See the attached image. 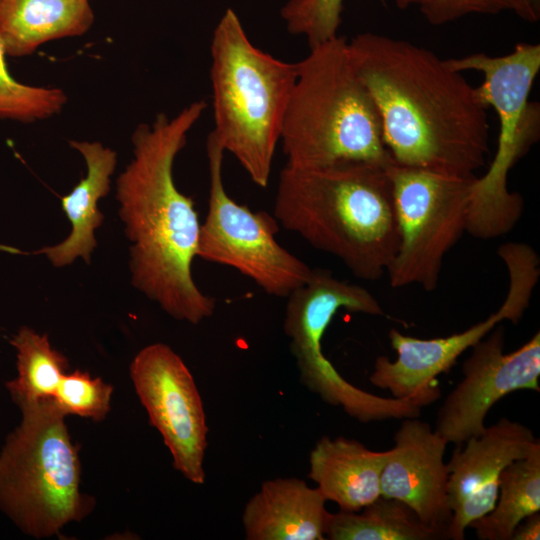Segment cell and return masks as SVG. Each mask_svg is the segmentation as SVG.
Wrapping results in <instances>:
<instances>
[{"instance_id":"cell-25","label":"cell","mask_w":540,"mask_h":540,"mask_svg":"<svg viewBox=\"0 0 540 540\" xmlns=\"http://www.w3.org/2000/svg\"><path fill=\"white\" fill-rule=\"evenodd\" d=\"M344 0H288L281 16L290 33L306 37L310 48L337 35Z\"/></svg>"},{"instance_id":"cell-10","label":"cell","mask_w":540,"mask_h":540,"mask_svg":"<svg viewBox=\"0 0 540 540\" xmlns=\"http://www.w3.org/2000/svg\"><path fill=\"white\" fill-rule=\"evenodd\" d=\"M209 166L208 212L200 227L197 257L231 267L267 295L286 298L310 278L313 269L276 240L279 223L264 211H252L226 192L224 150L212 133L206 142Z\"/></svg>"},{"instance_id":"cell-8","label":"cell","mask_w":540,"mask_h":540,"mask_svg":"<svg viewBox=\"0 0 540 540\" xmlns=\"http://www.w3.org/2000/svg\"><path fill=\"white\" fill-rule=\"evenodd\" d=\"M452 70L480 71L483 83L476 88L480 102L492 107L499 119L500 133L496 155L486 174L477 177L472 202L484 217L502 220L516 214L522 197L510 192L507 177L540 134V107L529 95L540 70V45L517 43L504 56L474 53L444 60Z\"/></svg>"},{"instance_id":"cell-13","label":"cell","mask_w":540,"mask_h":540,"mask_svg":"<svg viewBox=\"0 0 540 540\" xmlns=\"http://www.w3.org/2000/svg\"><path fill=\"white\" fill-rule=\"evenodd\" d=\"M509 290L500 308L485 320L463 332L447 337L419 339L390 329L391 347L397 358H376L369 381L375 387L388 390L393 398H412L436 391L438 375L448 372L457 359L478 341L484 338L497 324L508 320L517 324L535 288V281L523 272L509 275Z\"/></svg>"},{"instance_id":"cell-26","label":"cell","mask_w":540,"mask_h":540,"mask_svg":"<svg viewBox=\"0 0 540 540\" xmlns=\"http://www.w3.org/2000/svg\"><path fill=\"white\" fill-rule=\"evenodd\" d=\"M512 0H428L420 6L426 19L434 25L444 24L470 13L497 14L513 11Z\"/></svg>"},{"instance_id":"cell-20","label":"cell","mask_w":540,"mask_h":540,"mask_svg":"<svg viewBox=\"0 0 540 540\" xmlns=\"http://www.w3.org/2000/svg\"><path fill=\"white\" fill-rule=\"evenodd\" d=\"M325 538L330 540H446V529L423 522L406 503L378 497L359 511L330 513Z\"/></svg>"},{"instance_id":"cell-29","label":"cell","mask_w":540,"mask_h":540,"mask_svg":"<svg viewBox=\"0 0 540 540\" xmlns=\"http://www.w3.org/2000/svg\"><path fill=\"white\" fill-rule=\"evenodd\" d=\"M428 0H395L396 6L400 9H405L412 4L424 5Z\"/></svg>"},{"instance_id":"cell-27","label":"cell","mask_w":540,"mask_h":540,"mask_svg":"<svg viewBox=\"0 0 540 540\" xmlns=\"http://www.w3.org/2000/svg\"><path fill=\"white\" fill-rule=\"evenodd\" d=\"M540 538V514L525 517L514 528L510 540H538Z\"/></svg>"},{"instance_id":"cell-4","label":"cell","mask_w":540,"mask_h":540,"mask_svg":"<svg viewBox=\"0 0 540 540\" xmlns=\"http://www.w3.org/2000/svg\"><path fill=\"white\" fill-rule=\"evenodd\" d=\"M287 105L280 141L288 165L393 162L377 109L353 66L345 37L310 48Z\"/></svg>"},{"instance_id":"cell-11","label":"cell","mask_w":540,"mask_h":540,"mask_svg":"<svg viewBox=\"0 0 540 540\" xmlns=\"http://www.w3.org/2000/svg\"><path fill=\"white\" fill-rule=\"evenodd\" d=\"M130 376L174 469L188 481L203 484L208 425L200 393L182 358L167 344L147 345L134 357Z\"/></svg>"},{"instance_id":"cell-14","label":"cell","mask_w":540,"mask_h":540,"mask_svg":"<svg viewBox=\"0 0 540 540\" xmlns=\"http://www.w3.org/2000/svg\"><path fill=\"white\" fill-rule=\"evenodd\" d=\"M538 441L530 428L502 417L479 436L470 437L464 447H456L447 463L449 539L463 540L468 525L493 509L501 472L525 457Z\"/></svg>"},{"instance_id":"cell-16","label":"cell","mask_w":540,"mask_h":540,"mask_svg":"<svg viewBox=\"0 0 540 540\" xmlns=\"http://www.w3.org/2000/svg\"><path fill=\"white\" fill-rule=\"evenodd\" d=\"M317 487L291 478L269 479L242 514L247 540H324L330 512Z\"/></svg>"},{"instance_id":"cell-28","label":"cell","mask_w":540,"mask_h":540,"mask_svg":"<svg viewBox=\"0 0 540 540\" xmlns=\"http://www.w3.org/2000/svg\"><path fill=\"white\" fill-rule=\"evenodd\" d=\"M513 11L527 22H537L540 19V0H512Z\"/></svg>"},{"instance_id":"cell-18","label":"cell","mask_w":540,"mask_h":540,"mask_svg":"<svg viewBox=\"0 0 540 540\" xmlns=\"http://www.w3.org/2000/svg\"><path fill=\"white\" fill-rule=\"evenodd\" d=\"M77 150L87 165V174L72 191L61 197L62 209L71 223L68 237L54 246H45L35 254H44L55 267H64L76 258L90 262L97 242L95 230L103 222V214L98 209V201L110 191L111 176L117 164V154L100 142H69Z\"/></svg>"},{"instance_id":"cell-9","label":"cell","mask_w":540,"mask_h":540,"mask_svg":"<svg viewBox=\"0 0 540 540\" xmlns=\"http://www.w3.org/2000/svg\"><path fill=\"white\" fill-rule=\"evenodd\" d=\"M391 181L399 244L387 269L393 288L417 284L433 291L443 260L467 228L477 176H455L402 166L386 167Z\"/></svg>"},{"instance_id":"cell-15","label":"cell","mask_w":540,"mask_h":540,"mask_svg":"<svg viewBox=\"0 0 540 540\" xmlns=\"http://www.w3.org/2000/svg\"><path fill=\"white\" fill-rule=\"evenodd\" d=\"M447 444L427 422L404 418L394 435V447L387 450L380 492L409 505L426 524L448 532L452 511L444 462Z\"/></svg>"},{"instance_id":"cell-6","label":"cell","mask_w":540,"mask_h":540,"mask_svg":"<svg viewBox=\"0 0 540 540\" xmlns=\"http://www.w3.org/2000/svg\"><path fill=\"white\" fill-rule=\"evenodd\" d=\"M20 412L0 448V511L25 535L49 538L84 519L95 502L80 491V459L66 416L52 400Z\"/></svg>"},{"instance_id":"cell-5","label":"cell","mask_w":540,"mask_h":540,"mask_svg":"<svg viewBox=\"0 0 540 540\" xmlns=\"http://www.w3.org/2000/svg\"><path fill=\"white\" fill-rule=\"evenodd\" d=\"M211 58L215 123L211 133L252 182L265 188L296 81L297 63L257 48L231 8L214 29Z\"/></svg>"},{"instance_id":"cell-12","label":"cell","mask_w":540,"mask_h":540,"mask_svg":"<svg viewBox=\"0 0 540 540\" xmlns=\"http://www.w3.org/2000/svg\"><path fill=\"white\" fill-rule=\"evenodd\" d=\"M504 346L505 331L497 324L471 347L461 381L437 412L434 431L448 444L461 446L482 434L487 413L506 395L518 390L540 391L539 331L513 352L504 353Z\"/></svg>"},{"instance_id":"cell-23","label":"cell","mask_w":540,"mask_h":540,"mask_svg":"<svg viewBox=\"0 0 540 540\" xmlns=\"http://www.w3.org/2000/svg\"><path fill=\"white\" fill-rule=\"evenodd\" d=\"M6 55L0 38V119L31 123L59 113L67 101L65 93L18 82L8 70Z\"/></svg>"},{"instance_id":"cell-7","label":"cell","mask_w":540,"mask_h":540,"mask_svg":"<svg viewBox=\"0 0 540 540\" xmlns=\"http://www.w3.org/2000/svg\"><path fill=\"white\" fill-rule=\"evenodd\" d=\"M287 298L283 329L303 386L325 403L341 407L361 423L419 417L434 402L428 394L386 398L348 382L324 355L322 338L336 313L383 316L377 299L365 288L340 280L327 269H313L308 281Z\"/></svg>"},{"instance_id":"cell-22","label":"cell","mask_w":540,"mask_h":540,"mask_svg":"<svg viewBox=\"0 0 540 540\" xmlns=\"http://www.w3.org/2000/svg\"><path fill=\"white\" fill-rule=\"evenodd\" d=\"M16 352V376L5 386L19 410L53 399L69 368L68 359L54 349L48 336L22 326L10 339Z\"/></svg>"},{"instance_id":"cell-2","label":"cell","mask_w":540,"mask_h":540,"mask_svg":"<svg viewBox=\"0 0 540 540\" xmlns=\"http://www.w3.org/2000/svg\"><path fill=\"white\" fill-rule=\"evenodd\" d=\"M207 104L194 101L175 117L158 114L132 135L133 159L119 175L116 197L131 242L132 284L172 318L198 324L216 300L192 276L201 223L191 197L176 187L173 165Z\"/></svg>"},{"instance_id":"cell-21","label":"cell","mask_w":540,"mask_h":540,"mask_svg":"<svg viewBox=\"0 0 540 540\" xmlns=\"http://www.w3.org/2000/svg\"><path fill=\"white\" fill-rule=\"evenodd\" d=\"M540 511V441L525 456L508 464L499 477L493 509L468 527L479 540H510L525 517Z\"/></svg>"},{"instance_id":"cell-1","label":"cell","mask_w":540,"mask_h":540,"mask_svg":"<svg viewBox=\"0 0 540 540\" xmlns=\"http://www.w3.org/2000/svg\"><path fill=\"white\" fill-rule=\"evenodd\" d=\"M348 46L394 163L455 176L485 165L487 108L461 72L429 49L377 33L358 34Z\"/></svg>"},{"instance_id":"cell-17","label":"cell","mask_w":540,"mask_h":540,"mask_svg":"<svg viewBox=\"0 0 540 540\" xmlns=\"http://www.w3.org/2000/svg\"><path fill=\"white\" fill-rule=\"evenodd\" d=\"M386 457L387 450L372 451L355 439L323 436L310 451L308 477L326 501L356 512L381 496Z\"/></svg>"},{"instance_id":"cell-19","label":"cell","mask_w":540,"mask_h":540,"mask_svg":"<svg viewBox=\"0 0 540 540\" xmlns=\"http://www.w3.org/2000/svg\"><path fill=\"white\" fill-rule=\"evenodd\" d=\"M94 22L88 0H0V38L6 54H32L51 40L80 36Z\"/></svg>"},{"instance_id":"cell-24","label":"cell","mask_w":540,"mask_h":540,"mask_svg":"<svg viewBox=\"0 0 540 540\" xmlns=\"http://www.w3.org/2000/svg\"><path fill=\"white\" fill-rule=\"evenodd\" d=\"M113 387L100 377L75 370L66 373L52 401L65 415H76L93 421H102L110 410Z\"/></svg>"},{"instance_id":"cell-3","label":"cell","mask_w":540,"mask_h":540,"mask_svg":"<svg viewBox=\"0 0 540 540\" xmlns=\"http://www.w3.org/2000/svg\"><path fill=\"white\" fill-rule=\"evenodd\" d=\"M386 167L368 162L313 168L286 164L273 216L312 247L337 257L356 277L378 280L399 244Z\"/></svg>"}]
</instances>
